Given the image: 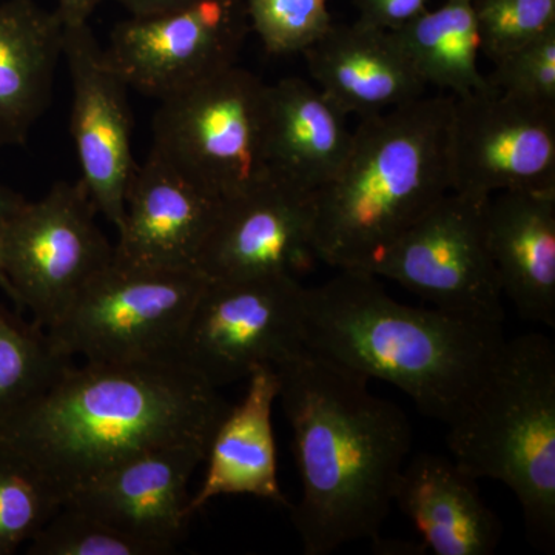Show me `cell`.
<instances>
[{
    "instance_id": "obj_32",
    "label": "cell",
    "mask_w": 555,
    "mask_h": 555,
    "mask_svg": "<svg viewBox=\"0 0 555 555\" xmlns=\"http://www.w3.org/2000/svg\"><path fill=\"white\" fill-rule=\"evenodd\" d=\"M102 0H57L56 14L64 27L89 24Z\"/></svg>"
},
{
    "instance_id": "obj_16",
    "label": "cell",
    "mask_w": 555,
    "mask_h": 555,
    "mask_svg": "<svg viewBox=\"0 0 555 555\" xmlns=\"http://www.w3.org/2000/svg\"><path fill=\"white\" fill-rule=\"evenodd\" d=\"M222 201L150 150L127 189L113 258L138 268L198 270Z\"/></svg>"
},
{
    "instance_id": "obj_5",
    "label": "cell",
    "mask_w": 555,
    "mask_h": 555,
    "mask_svg": "<svg viewBox=\"0 0 555 555\" xmlns=\"http://www.w3.org/2000/svg\"><path fill=\"white\" fill-rule=\"evenodd\" d=\"M452 460L517 496L526 535L555 550V346L543 334L505 339L480 389L448 426Z\"/></svg>"
},
{
    "instance_id": "obj_28",
    "label": "cell",
    "mask_w": 555,
    "mask_h": 555,
    "mask_svg": "<svg viewBox=\"0 0 555 555\" xmlns=\"http://www.w3.org/2000/svg\"><path fill=\"white\" fill-rule=\"evenodd\" d=\"M473 7L491 62L555 30V0H473Z\"/></svg>"
},
{
    "instance_id": "obj_23",
    "label": "cell",
    "mask_w": 555,
    "mask_h": 555,
    "mask_svg": "<svg viewBox=\"0 0 555 555\" xmlns=\"http://www.w3.org/2000/svg\"><path fill=\"white\" fill-rule=\"evenodd\" d=\"M390 33L426 87L462 96L488 86L478 68L483 51L473 0H447Z\"/></svg>"
},
{
    "instance_id": "obj_18",
    "label": "cell",
    "mask_w": 555,
    "mask_h": 555,
    "mask_svg": "<svg viewBox=\"0 0 555 555\" xmlns=\"http://www.w3.org/2000/svg\"><path fill=\"white\" fill-rule=\"evenodd\" d=\"M486 233L503 295L526 320L555 327V189L491 196Z\"/></svg>"
},
{
    "instance_id": "obj_25",
    "label": "cell",
    "mask_w": 555,
    "mask_h": 555,
    "mask_svg": "<svg viewBox=\"0 0 555 555\" xmlns=\"http://www.w3.org/2000/svg\"><path fill=\"white\" fill-rule=\"evenodd\" d=\"M61 507V496L35 467L0 451V555L30 542Z\"/></svg>"
},
{
    "instance_id": "obj_33",
    "label": "cell",
    "mask_w": 555,
    "mask_h": 555,
    "mask_svg": "<svg viewBox=\"0 0 555 555\" xmlns=\"http://www.w3.org/2000/svg\"><path fill=\"white\" fill-rule=\"evenodd\" d=\"M115 2L129 11L130 16L144 17L177 10L179 7L195 2V0H115Z\"/></svg>"
},
{
    "instance_id": "obj_8",
    "label": "cell",
    "mask_w": 555,
    "mask_h": 555,
    "mask_svg": "<svg viewBox=\"0 0 555 555\" xmlns=\"http://www.w3.org/2000/svg\"><path fill=\"white\" fill-rule=\"evenodd\" d=\"M305 288L287 273L207 280L178 360L218 389L247 379L258 366L276 367L306 349Z\"/></svg>"
},
{
    "instance_id": "obj_14",
    "label": "cell",
    "mask_w": 555,
    "mask_h": 555,
    "mask_svg": "<svg viewBox=\"0 0 555 555\" xmlns=\"http://www.w3.org/2000/svg\"><path fill=\"white\" fill-rule=\"evenodd\" d=\"M313 259V193L270 175L222 201L196 269L207 280L295 276Z\"/></svg>"
},
{
    "instance_id": "obj_20",
    "label": "cell",
    "mask_w": 555,
    "mask_h": 555,
    "mask_svg": "<svg viewBox=\"0 0 555 555\" xmlns=\"http://www.w3.org/2000/svg\"><path fill=\"white\" fill-rule=\"evenodd\" d=\"M393 505L436 555H491L502 542V521L486 505L477 478L448 456L415 455L401 470Z\"/></svg>"
},
{
    "instance_id": "obj_10",
    "label": "cell",
    "mask_w": 555,
    "mask_h": 555,
    "mask_svg": "<svg viewBox=\"0 0 555 555\" xmlns=\"http://www.w3.org/2000/svg\"><path fill=\"white\" fill-rule=\"evenodd\" d=\"M488 201L447 193L366 273L396 281L451 315L503 324V292L486 233Z\"/></svg>"
},
{
    "instance_id": "obj_13",
    "label": "cell",
    "mask_w": 555,
    "mask_h": 555,
    "mask_svg": "<svg viewBox=\"0 0 555 555\" xmlns=\"http://www.w3.org/2000/svg\"><path fill=\"white\" fill-rule=\"evenodd\" d=\"M62 56L72 79L69 133L79 163V181L98 214L118 229L127 189L139 166L133 155L130 89L105 61L90 22L64 27Z\"/></svg>"
},
{
    "instance_id": "obj_30",
    "label": "cell",
    "mask_w": 555,
    "mask_h": 555,
    "mask_svg": "<svg viewBox=\"0 0 555 555\" xmlns=\"http://www.w3.org/2000/svg\"><path fill=\"white\" fill-rule=\"evenodd\" d=\"M356 3L360 24L385 31H396L429 10V0H356Z\"/></svg>"
},
{
    "instance_id": "obj_22",
    "label": "cell",
    "mask_w": 555,
    "mask_h": 555,
    "mask_svg": "<svg viewBox=\"0 0 555 555\" xmlns=\"http://www.w3.org/2000/svg\"><path fill=\"white\" fill-rule=\"evenodd\" d=\"M64 24L36 0L0 2V147L27 142L53 98Z\"/></svg>"
},
{
    "instance_id": "obj_4",
    "label": "cell",
    "mask_w": 555,
    "mask_h": 555,
    "mask_svg": "<svg viewBox=\"0 0 555 555\" xmlns=\"http://www.w3.org/2000/svg\"><path fill=\"white\" fill-rule=\"evenodd\" d=\"M452 98H420L363 118L337 175L313 193V251L338 270L366 272L451 192Z\"/></svg>"
},
{
    "instance_id": "obj_15",
    "label": "cell",
    "mask_w": 555,
    "mask_h": 555,
    "mask_svg": "<svg viewBox=\"0 0 555 555\" xmlns=\"http://www.w3.org/2000/svg\"><path fill=\"white\" fill-rule=\"evenodd\" d=\"M208 443L177 441L130 456L73 491L64 505L175 553L192 517L190 478L206 460Z\"/></svg>"
},
{
    "instance_id": "obj_6",
    "label": "cell",
    "mask_w": 555,
    "mask_h": 555,
    "mask_svg": "<svg viewBox=\"0 0 555 555\" xmlns=\"http://www.w3.org/2000/svg\"><path fill=\"white\" fill-rule=\"evenodd\" d=\"M206 284L198 270L138 268L113 258L47 334L64 356L86 361L178 360Z\"/></svg>"
},
{
    "instance_id": "obj_21",
    "label": "cell",
    "mask_w": 555,
    "mask_h": 555,
    "mask_svg": "<svg viewBox=\"0 0 555 555\" xmlns=\"http://www.w3.org/2000/svg\"><path fill=\"white\" fill-rule=\"evenodd\" d=\"M323 91L301 78L268 86L266 158L272 177L315 193L345 163L352 131Z\"/></svg>"
},
{
    "instance_id": "obj_26",
    "label": "cell",
    "mask_w": 555,
    "mask_h": 555,
    "mask_svg": "<svg viewBox=\"0 0 555 555\" xmlns=\"http://www.w3.org/2000/svg\"><path fill=\"white\" fill-rule=\"evenodd\" d=\"M173 551L150 542L78 507L62 505L49 524L33 537L30 555H166Z\"/></svg>"
},
{
    "instance_id": "obj_1",
    "label": "cell",
    "mask_w": 555,
    "mask_h": 555,
    "mask_svg": "<svg viewBox=\"0 0 555 555\" xmlns=\"http://www.w3.org/2000/svg\"><path fill=\"white\" fill-rule=\"evenodd\" d=\"M301 496L292 521L306 555L379 539L412 449L403 409L363 375L305 349L275 367Z\"/></svg>"
},
{
    "instance_id": "obj_17",
    "label": "cell",
    "mask_w": 555,
    "mask_h": 555,
    "mask_svg": "<svg viewBox=\"0 0 555 555\" xmlns=\"http://www.w3.org/2000/svg\"><path fill=\"white\" fill-rule=\"evenodd\" d=\"M302 54L318 89L346 116L369 118L425 96L426 83L390 31L332 24Z\"/></svg>"
},
{
    "instance_id": "obj_24",
    "label": "cell",
    "mask_w": 555,
    "mask_h": 555,
    "mask_svg": "<svg viewBox=\"0 0 555 555\" xmlns=\"http://www.w3.org/2000/svg\"><path fill=\"white\" fill-rule=\"evenodd\" d=\"M73 366L46 328L0 301V427L31 406Z\"/></svg>"
},
{
    "instance_id": "obj_12",
    "label": "cell",
    "mask_w": 555,
    "mask_h": 555,
    "mask_svg": "<svg viewBox=\"0 0 555 555\" xmlns=\"http://www.w3.org/2000/svg\"><path fill=\"white\" fill-rule=\"evenodd\" d=\"M448 155L459 195L555 189V108L513 100L489 82L452 96Z\"/></svg>"
},
{
    "instance_id": "obj_31",
    "label": "cell",
    "mask_w": 555,
    "mask_h": 555,
    "mask_svg": "<svg viewBox=\"0 0 555 555\" xmlns=\"http://www.w3.org/2000/svg\"><path fill=\"white\" fill-rule=\"evenodd\" d=\"M25 203L27 199L21 193L14 192L13 189L7 188L0 182V288L5 292L7 297H10V286L5 273H3V244H5L11 222L14 221Z\"/></svg>"
},
{
    "instance_id": "obj_7",
    "label": "cell",
    "mask_w": 555,
    "mask_h": 555,
    "mask_svg": "<svg viewBox=\"0 0 555 555\" xmlns=\"http://www.w3.org/2000/svg\"><path fill=\"white\" fill-rule=\"evenodd\" d=\"M268 83L235 67L160 101L152 152L184 177L229 199L270 177Z\"/></svg>"
},
{
    "instance_id": "obj_19",
    "label": "cell",
    "mask_w": 555,
    "mask_h": 555,
    "mask_svg": "<svg viewBox=\"0 0 555 555\" xmlns=\"http://www.w3.org/2000/svg\"><path fill=\"white\" fill-rule=\"evenodd\" d=\"M246 396L230 406L211 434L206 477L190 496V516L222 495H251L288 506L278 478L273 404L280 397L275 367L264 364L248 375Z\"/></svg>"
},
{
    "instance_id": "obj_3",
    "label": "cell",
    "mask_w": 555,
    "mask_h": 555,
    "mask_svg": "<svg viewBox=\"0 0 555 555\" xmlns=\"http://www.w3.org/2000/svg\"><path fill=\"white\" fill-rule=\"evenodd\" d=\"M505 339L503 324L412 308L357 270H339L302 297L306 349L390 383L447 426L476 396Z\"/></svg>"
},
{
    "instance_id": "obj_11",
    "label": "cell",
    "mask_w": 555,
    "mask_h": 555,
    "mask_svg": "<svg viewBox=\"0 0 555 555\" xmlns=\"http://www.w3.org/2000/svg\"><path fill=\"white\" fill-rule=\"evenodd\" d=\"M248 31L244 0H195L119 22L102 51L130 90L164 101L235 67Z\"/></svg>"
},
{
    "instance_id": "obj_9",
    "label": "cell",
    "mask_w": 555,
    "mask_h": 555,
    "mask_svg": "<svg viewBox=\"0 0 555 555\" xmlns=\"http://www.w3.org/2000/svg\"><path fill=\"white\" fill-rule=\"evenodd\" d=\"M96 215L82 182L60 181L11 222L2 257L9 298L46 331L115 257Z\"/></svg>"
},
{
    "instance_id": "obj_29",
    "label": "cell",
    "mask_w": 555,
    "mask_h": 555,
    "mask_svg": "<svg viewBox=\"0 0 555 555\" xmlns=\"http://www.w3.org/2000/svg\"><path fill=\"white\" fill-rule=\"evenodd\" d=\"M489 86L513 100L555 108V30L492 62Z\"/></svg>"
},
{
    "instance_id": "obj_2",
    "label": "cell",
    "mask_w": 555,
    "mask_h": 555,
    "mask_svg": "<svg viewBox=\"0 0 555 555\" xmlns=\"http://www.w3.org/2000/svg\"><path fill=\"white\" fill-rule=\"evenodd\" d=\"M230 406L218 387L178 360L86 361L0 427V451L35 467L64 505L130 456L177 441H210Z\"/></svg>"
},
{
    "instance_id": "obj_27",
    "label": "cell",
    "mask_w": 555,
    "mask_h": 555,
    "mask_svg": "<svg viewBox=\"0 0 555 555\" xmlns=\"http://www.w3.org/2000/svg\"><path fill=\"white\" fill-rule=\"evenodd\" d=\"M328 0H244L250 30L273 56L302 53L332 27Z\"/></svg>"
}]
</instances>
